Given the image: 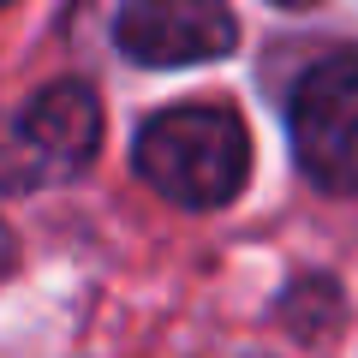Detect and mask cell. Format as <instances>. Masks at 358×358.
<instances>
[{
  "label": "cell",
  "mask_w": 358,
  "mask_h": 358,
  "mask_svg": "<svg viewBox=\"0 0 358 358\" xmlns=\"http://www.w3.org/2000/svg\"><path fill=\"white\" fill-rule=\"evenodd\" d=\"M275 6H317V0H275Z\"/></svg>",
  "instance_id": "cell-5"
},
{
  "label": "cell",
  "mask_w": 358,
  "mask_h": 358,
  "mask_svg": "<svg viewBox=\"0 0 358 358\" xmlns=\"http://www.w3.org/2000/svg\"><path fill=\"white\" fill-rule=\"evenodd\" d=\"M293 150L310 185L322 192H358V48L322 54L293 84Z\"/></svg>",
  "instance_id": "cell-2"
},
{
  "label": "cell",
  "mask_w": 358,
  "mask_h": 358,
  "mask_svg": "<svg viewBox=\"0 0 358 358\" xmlns=\"http://www.w3.org/2000/svg\"><path fill=\"white\" fill-rule=\"evenodd\" d=\"M138 173L179 209H221L251 173V138L215 102L167 108L138 131Z\"/></svg>",
  "instance_id": "cell-1"
},
{
  "label": "cell",
  "mask_w": 358,
  "mask_h": 358,
  "mask_svg": "<svg viewBox=\"0 0 358 358\" xmlns=\"http://www.w3.org/2000/svg\"><path fill=\"white\" fill-rule=\"evenodd\" d=\"M102 143V108L84 84H54L18 114L13 131V185H54L72 179Z\"/></svg>",
  "instance_id": "cell-3"
},
{
  "label": "cell",
  "mask_w": 358,
  "mask_h": 358,
  "mask_svg": "<svg viewBox=\"0 0 358 358\" xmlns=\"http://www.w3.org/2000/svg\"><path fill=\"white\" fill-rule=\"evenodd\" d=\"M114 42L138 66H197L239 42L227 0H126Z\"/></svg>",
  "instance_id": "cell-4"
}]
</instances>
